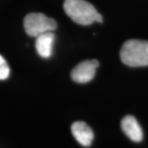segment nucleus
I'll use <instances>...</instances> for the list:
<instances>
[{
	"instance_id": "6e6552de",
	"label": "nucleus",
	"mask_w": 148,
	"mask_h": 148,
	"mask_svg": "<svg viewBox=\"0 0 148 148\" xmlns=\"http://www.w3.org/2000/svg\"><path fill=\"white\" fill-rule=\"evenodd\" d=\"M10 74V69L8 64L3 56L0 55V80H5Z\"/></svg>"
},
{
	"instance_id": "423d86ee",
	"label": "nucleus",
	"mask_w": 148,
	"mask_h": 148,
	"mask_svg": "<svg viewBox=\"0 0 148 148\" xmlns=\"http://www.w3.org/2000/svg\"><path fill=\"white\" fill-rule=\"evenodd\" d=\"M121 127L123 132L132 142L139 143L143 140V129L138 120L132 115H127L122 119Z\"/></svg>"
},
{
	"instance_id": "20e7f679",
	"label": "nucleus",
	"mask_w": 148,
	"mask_h": 148,
	"mask_svg": "<svg viewBox=\"0 0 148 148\" xmlns=\"http://www.w3.org/2000/svg\"><path fill=\"white\" fill-rule=\"evenodd\" d=\"M99 67V62L96 59H90L81 62L71 73L73 81L77 83H86L94 78L96 69Z\"/></svg>"
},
{
	"instance_id": "f03ea898",
	"label": "nucleus",
	"mask_w": 148,
	"mask_h": 148,
	"mask_svg": "<svg viewBox=\"0 0 148 148\" xmlns=\"http://www.w3.org/2000/svg\"><path fill=\"white\" fill-rule=\"evenodd\" d=\"M120 58L129 67L148 66V41L129 40L123 45Z\"/></svg>"
},
{
	"instance_id": "f257e3e1",
	"label": "nucleus",
	"mask_w": 148,
	"mask_h": 148,
	"mask_svg": "<svg viewBox=\"0 0 148 148\" xmlns=\"http://www.w3.org/2000/svg\"><path fill=\"white\" fill-rule=\"evenodd\" d=\"M64 8L66 14L79 25L88 26L95 21H103L95 7L86 0H65Z\"/></svg>"
},
{
	"instance_id": "7ed1b4c3",
	"label": "nucleus",
	"mask_w": 148,
	"mask_h": 148,
	"mask_svg": "<svg viewBox=\"0 0 148 148\" xmlns=\"http://www.w3.org/2000/svg\"><path fill=\"white\" fill-rule=\"evenodd\" d=\"M23 25L28 36L37 37L56 29L57 23L54 19L40 12L29 13L24 18Z\"/></svg>"
},
{
	"instance_id": "39448f33",
	"label": "nucleus",
	"mask_w": 148,
	"mask_h": 148,
	"mask_svg": "<svg viewBox=\"0 0 148 148\" xmlns=\"http://www.w3.org/2000/svg\"><path fill=\"white\" fill-rule=\"evenodd\" d=\"M71 131L74 138L83 147H90L94 139V132L85 122L77 121L73 123Z\"/></svg>"
},
{
	"instance_id": "0eeeda50",
	"label": "nucleus",
	"mask_w": 148,
	"mask_h": 148,
	"mask_svg": "<svg viewBox=\"0 0 148 148\" xmlns=\"http://www.w3.org/2000/svg\"><path fill=\"white\" fill-rule=\"evenodd\" d=\"M54 39L55 36L53 32H47L36 37V49L40 57L46 58L51 56Z\"/></svg>"
}]
</instances>
